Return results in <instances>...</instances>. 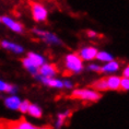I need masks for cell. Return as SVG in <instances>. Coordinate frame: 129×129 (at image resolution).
I'll list each match as a JSON object with an SVG mask.
<instances>
[{
    "mask_svg": "<svg viewBox=\"0 0 129 129\" xmlns=\"http://www.w3.org/2000/svg\"><path fill=\"white\" fill-rule=\"evenodd\" d=\"M27 58L30 59L32 62H33L35 66L37 67H41L42 64H43L44 62H45V60H44V58L41 56V55H38V54H34V53H30L28 54V56H27Z\"/></svg>",
    "mask_w": 129,
    "mask_h": 129,
    "instance_id": "13",
    "label": "cell"
},
{
    "mask_svg": "<svg viewBox=\"0 0 129 129\" xmlns=\"http://www.w3.org/2000/svg\"><path fill=\"white\" fill-rule=\"evenodd\" d=\"M1 21L4 22V23L7 25V26L10 28V30L12 31H14V32H18V33H22L23 32V25H22L21 23H19V22H15L13 21L12 19L10 18H8V17H4V18H1Z\"/></svg>",
    "mask_w": 129,
    "mask_h": 129,
    "instance_id": "5",
    "label": "cell"
},
{
    "mask_svg": "<svg viewBox=\"0 0 129 129\" xmlns=\"http://www.w3.org/2000/svg\"><path fill=\"white\" fill-rule=\"evenodd\" d=\"M95 58H98V59L101 60V61H111V60H113L112 55L108 54V53H105V51L98 53L96 54V56H95Z\"/></svg>",
    "mask_w": 129,
    "mask_h": 129,
    "instance_id": "18",
    "label": "cell"
},
{
    "mask_svg": "<svg viewBox=\"0 0 129 129\" xmlns=\"http://www.w3.org/2000/svg\"><path fill=\"white\" fill-rule=\"evenodd\" d=\"M0 91L13 93V92H15V89L12 85L8 84V83H6V82H4V81H1V80H0Z\"/></svg>",
    "mask_w": 129,
    "mask_h": 129,
    "instance_id": "19",
    "label": "cell"
},
{
    "mask_svg": "<svg viewBox=\"0 0 129 129\" xmlns=\"http://www.w3.org/2000/svg\"><path fill=\"white\" fill-rule=\"evenodd\" d=\"M32 6V14L35 21L41 22L45 21L47 19V10L43 5L38 4V2H31Z\"/></svg>",
    "mask_w": 129,
    "mask_h": 129,
    "instance_id": "3",
    "label": "cell"
},
{
    "mask_svg": "<svg viewBox=\"0 0 129 129\" xmlns=\"http://www.w3.org/2000/svg\"><path fill=\"white\" fill-rule=\"evenodd\" d=\"M92 88L98 90V91H105V90H107V82H106V78H102L98 80V81H95L94 83L92 84Z\"/></svg>",
    "mask_w": 129,
    "mask_h": 129,
    "instance_id": "15",
    "label": "cell"
},
{
    "mask_svg": "<svg viewBox=\"0 0 129 129\" xmlns=\"http://www.w3.org/2000/svg\"><path fill=\"white\" fill-rule=\"evenodd\" d=\"M69 114V112H66L64 114H60L59 115V118H58V121H57V127H60L61 125L63 124V120H64V117Z\"/></svg>",
    "mask_w": 129,
    "mask_h": 129,
    "instance_id": "22",
    "label": "cell"
},
{
    "mask_svg": "<svg viewBox=\"0 0 129 129\" xmlns=\"http://www.w3.org/2000/svg\"><path fill=\"white\" fill-rule=\"evenodd\" d=\"M120 86H121L122 90H125V91H127V90L129 89V80H128V78L124 77L122 79H120Z\"/></svg>",
    "mask_w": 129,
    "mask_h": 129,
    "instance_id": "21",
    "label": "cell"
},
{
    "mask_svg": "<svg viewBox=\"0 0 129 129\" xmlns=\"http://www.w3.org/2000/svg\"><path fill=\"white\" fill-rule=\"evenodd\" d=\"M38 71H40L41 75L44 76V77H53L57 73V69L55 66H53V64H47V63L44 64L43 63Z\"/></svg>",
    "mask_w": 129,
    "mask_h": 129,
    "instance_id": "7",
    "label": "cell"
},
{
    "mask_svg": "<svg viewBox=\"0 0 129 129\" xmlns=\"http://www.w3.org/2000/svg\"><path fill=\"white\" fill-rule=\"evenodd\" d=\"M15 128L17 129H35L34 125H32L31 122H28L27 120L21 118L20 120H17V125H15Z\"/></svg>",
    "mask_w": 129,
    "mask_h": 129,
    "instance_id": "16",
    "label": "cell"
},
{
    "mask_svg": "<svg viewBox=\"0 0 129 129\" xmlns=\"http://www.w3.org/2000/svg\"><path fill=\"white\" fill-rule=\"evenodd\" d=\"M128 76H129V68H128V67H126L125 70H124V77L128 78Z\"/></svg>",
    "mask_w": 129,
    "mask_h": 129,
    "instance_id": "26",
    "label": "cell"
},
{
    "mask_svg": "<svg viewBox=\"0 0 129 129\" xmlns=\"http://www.w3.org/2000/svg\"><path fill=\"white\" fill-rule=\"evenodd\" d=\"M27 112H28V114H30L31 116H33V117H36V118L42 117V109L36 105H31L30 104Z\"/></svg>",
    "mask_w": 129,
    "mask_h": 129,
    "instance_id": "17",
    "label": "cell"
},
{
    "mask_svg": "<svg viewBox=\"0 0 129 129\" xmlns=\"http://www.w3.org/2000/svg\"><path fill=\"white\" fill-rule=\"evenodd\" d=\"M66 66L70 71H73V72H81L83 69L82 60L79 55H77V54H70L67 56Z\"/></svg>",
    "mask_w": 129,
    "mask_h": 129,
    "instance_id": "2",
    "label": "cell"
},
{
    "mask_svg": "<svg viewBox=\"0 0 129 129\" xmlns=\"http://www.w3.org/2000/svg\"><path fill=\"white\" fill-rule=\"evenodd\" d=\"M35 34H37L38 36H41L44 41H46L47 43H53V44H61V41L58 38L55 34L48 33V32L40 31V30H34L33 31Z\"/></svg>",
    "mask_w": 129,
    "mask_h": 129,
    "instance_id": "4",
    "label": "cell"
},
{
    "mask_svg": "<svg viewBox=\"0 0 129 129\" xmlns=\"http://www.w3.org/2000/svg\"><path fill=\"white\" fill-rule=\"evenodd\" d=\"M71 98L95 102V101H99V100L101 99V94L96 91H93V90L82 89V90H75L71 94Z\"/></svg>",
    "mask_w": 129,
    "mask_h": 129,
    "instance_id": "1",
    "label": "cell"
},
{
    "mask_svg": "<svg viewBox=\"0 0 129 129\" xmlns=\"http://www.w3.org/2000/svg\"><path fill=\"white\" fill-rule=\"evenodd\" d=\"M40 80H42V82L44 84H46L48 86H54V88H62L63 86V83L59 81L57 79H51V77H44V76H41L38 77Z\"/></svg>",
    "mask_w": 129,
    "mask_h": 129,
    "instance_id": "8",
    "label": "cell"
},
{
    "mask_svg": "<svg viewBox=\"0 0 129 129\" xmlns=\"http://www.w3.org/2000/svg\"><path fill=\"white\" fill-rule=\"evenodd\" d=\"M0 22H1V18H0Z\"/></svg>",
    "mask_w": 129,
    "mask_h": 129,
    "instance_id": "27",
    "label": "cell"
},
{
    "mask_svg": "<svg viewBox=\"0 0 129 129\" xmlns=\"http://www.w3.org/2000/svg\"><path fill=\"white\" fill-rule=\"evenodd\" d=\"M118 68H119V64H118L117 61L111 60L107 64H105L104 67H102L101 71H103V72H115L118 70Z\"/></svg>",
    "mask_w": 129,
    "mask_h": 129,
    "instance_id": "12",
    "label": "cell"
},
{
    "mask_svg": "<svg viewBox=\"0 0 129 129\" xmlns=\"http://www.w3.org/2000/svg\"><path fill=\"white\" fill-rule=\"evenodd\" d=\"M28 106H30V102L28 101H23V102H20L18 109H20V112H22V113H27Z\"/></svg>",
    "mask_w": 129,
    "mask_h": 129,
    "instance_id": "20",
    "label": "cell"
},
{
    "mask_svg": "<svg viewBox=\"0 0 129 129\" xmlns=\"http://www.w3.org/2000/svg\"><path fill=\"white\" fill-rule=\"evenodd\" d=\"M89 69L92 70V71H96V72H100V71H101V67L96 66V64H90V66H89Z\"/></svg>",
    "mask_w": 129,
    "mask_h": 129,
    "instance_id": "23",
    "label": "cell"
},
{
    "mask_svg": "<svg viewBox=\"0 0 129 129\" xmlns=\"http://www.w3.org/2000/svg\"><path fill=\"white\" fill-rule=\"evenodd\" d=\"M1 45H2V47L7 48L9 50H12L15 54H21L23 51V48L21 46H19L17 44H13V43H10V42H7V41L1 42Z\"/></svg>",
    "mask_w": 129,
    "mask_h": 129,
    "instance_id": "10",
    "label": "cell"
},
{
    "mask_svg": "<svg viewBox=\"0 0 129 129\" xmlns=\"http://www.w3.org/2000/svg\"><path fill=\"white\" fill-rule=\"evenodd\" d=\"M98 54V50L93 47H86V48H83L80 51V57L84 60H93Z\"/></svg>",
    "mask_w": 129,
    "mask_h": 129,
    "instance_id": "6",
    "label": "cell"
},
{
    "mask_svg": "<svg viewBox=\"0 0 129 129\" xmlns=\"http://www.w3.org/2000/svg\"><path fill=\"white\" fill-rule=\"evenodd\" d=\"M106 82H107V88L111 90H118L120 88V78L119 77H109L106 79Z\"/></svg>",
    "mask_w": 129,
    "mask_h": 129,
    "instance_id": "9",
    "label": "cell"
},
{
    "mask_svg": "<svg viewBox=\"0 0 129 129\" xmlns=\"http://www.w3.org/2000/svg\"><path fill=\"white\" fill-rule=\"evenodd\" d=\"M86 34H88L90 37H94V36H96V33H95V32H93V31H88V32H86Z\"/></svg>",
    "mask_w": 129,
    "mask_h": 129,
    "instance_id": "25",
    "label": "cell"
},
{
    "mask_svg": "<svg viewBox=\"0 0 129 129\" xmlns=\"http://www.w3.org/2000/svg\"><path fill=\"white\" fill-rule=\"evenodd\" d=\"M5 104L7 107L11 108V109H18L19 104H20V99H19L18 96H10V98L6 99Z\"/></svg>",
    "mask_w": 129,
    "mask_h": 129,
    "instance_id": "11",
    "label": "cell"
},
{
    "mask_svg": "<svg viewBox=\"0 0 129 129\" xmlns=\"http://www.w3.org/2000/svg\"><path fill=\"white\" fill-rule=\"evenodd\" d=\"M62 83H63V86H66V88H68V89L72 88V83H70L69 81H66V82H62Z\"/></svg>",
    "mask_w": 129,
    "mask_h": 129,
    "instance_id": "24",
    "label": "cell"
},
{
    "mask_svg": "<svg viewBox=\"0 0 129 129\" xmlns=\"http://www.w3.org/2000/svg\"><path fill=\"white\" fill-rule=\"evenodd\" d=\"M22 62H23V66H24L25 68H26L28 71L32 73V75H35V76L37 75V72H38L37 67L35 66V64L32 62V61L28 59L27 57H26V58H23V59H22Z\"/></svg>",
    "mask_w": 129,
    "mask_h": 129,
    "instance_id": "14",
    "label": "cell"
}]
</instances>
